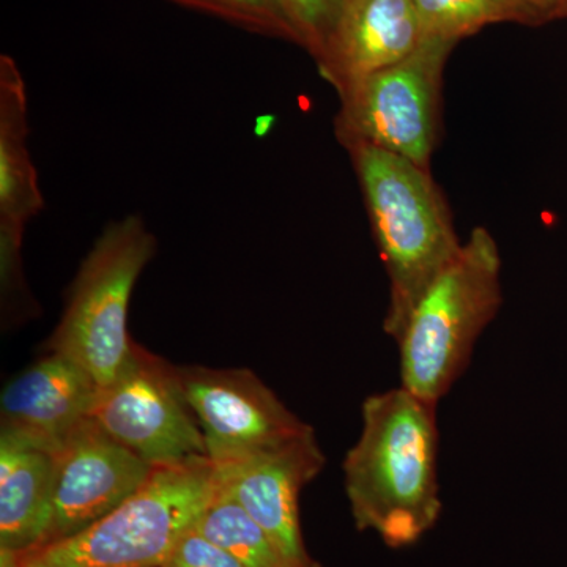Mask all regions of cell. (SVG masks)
Listing matches in <instances>:
<instances>
[{"label": "cell", "mask_w": 567, "mask_h": 567, "mask_svg": "<svg viewBox=\"0 0 567 567\" xmlns=\"http://www.w3.org/2000/svg\"><path fill=\"white\" fill-rule=\"evenodd\" d=\"M55 453L0 432V550L40 547L50 527Z\"/></svg>", "instance_id": "cell-14"}, {"label": "cell", "mask_w": 567, "mask_h": 567, "mask_svg": "<svg viewBox=\"0 0 567 567\" xmlns=\"http://www.w3.org/2000/svg\"><path fill=\"white\" fill-rule=\"evenodd\" d=\"M424 39L456 44L494 22L506 21L496 0H413Z\"/></svg>", "instance_id": "cell-16"}, {"label": "cell", "mask_w": 567, "mask_h": 567, "mask_svg": "<svg viewBox=\"0 0 567 567\" xmlns=\"http://www.w3.org/2000/svg\"><path fill=\"white\" fill-rule=\"evenodd\" d=\"M506 21L540 22L567 10V0H496Z\"/></svg>", "instance_id": "cell-20"}, {"label": "cell", "mask_w": 567, "mask_h": 567, "mask_svg": "<svg viewBox=\"0 0 567 567\" xmlns=\"http://www.w3.org/2000/svg\"><path fill=\"white\" fill-rule=\"evenodd\" d=\"M413 0H347L317 65L324 80L344 85L404 61L423 43Z\"/></svg>", "instance_id": "cell-13"}, {"label": "cell", "mask_w": 567, "mask_h": 567, "mask_svg": "<svg viewBox=\"0 0 567 567\" xmlns=\"http://www.w3.org/2000/svg\"><path fill=\"white\" fill-rule=\"evenodd\" d=\"M91 417L153 468L208 458L200 425L189 409L177 365L134 344L111 385L100 388Z\"/></svg>", "instance_id": "cell-7"}, {"label": "cell", "mask_w": 567, "mask_h": 567, "mask_svg": "<svg viewBox=\"0 0 567 567\" xmlns=\"http://www.w3.org/2000/svg\"><path fill=\"white\" fill-rule=\"evenodd\" d=\"M188 9L204 11L213 17L260 33V35L278 37L298 44L282 0H171Z\"/></svg>", "instance_id": "cell-17"}, {"label": "cell", "mask_w": 567, "mask_h": 567, "mask_svg": "<svg viewBox=\"0 0 567 567\" xmlns=\"http://www.w3.org/2000/svg\"><path fill=\"white\" fill-rule=\"evenodd\" d=\"M28 95L21 71L10 55L0 58V276L2 298L28 297L21 271L25 224L44 207L28 151Z\"/></svg>", "instance_id": "cell-11"}, {"label": "cell", "mask_w": 567, "mask_h": 567, "mask_svg": "<svg viewBox=\"0 0 567 567\" xmlns=\"http://www.w3.org/2000/svg\"><path fill=\"white\" fill-rule=\"evenodd\" d=\"M196 528L245 567H293L265 529L218 486Z\"/></svg>", "instance_id": "cell-15"}, {"label": "cell", "mask_w": 567, "mask_h": 567, "mask_svg": "<svg viewBox=\"0 0 567 567\" xmlns=\"http://www.w3.org/2000/svg\"><path fill=\"white\" fill-rule=\"evenodd\" d=\"M216 494L210 458L155 468L147 483L76 535L13 555L0 567H162Z\"/></svg>", "instance_id": "cell-4"}, {"label": "cell", "mask_w": 567, "mask_h": 567, "mask_svg": "<svg viewBox=\"0 0 567 567\" xmlns=\"http://www.w3.org/2000/svg\"><path fill=\"white\" fill-rule=\"evenodd\" d=\"M453 43L424 39L415 52L338 91L336 136L369 144L427 167L439 134L443 66Z\"/></svg>", "instance_id": "cell-6"}, {"label": "cell", "mask_w": 567, "mask_h": 567, "mask_svg": "<svg viewBox=\"0 0 567 567\" xmlns=\"http://www.w3.org/2000/svg\"><path fill=\"white\" fill-rule=\"evenodd\" d=\"M502 301L498 246L487 229L476 227L395 339L401 386L439 405L464 374Z\"/></svg>", "instance_id": "cell-3"}, {"label": "cell", "mask_w": 567, "mask_h": 567, "mask_svg": "<svg viewBox=\"0 0 567 567\" xmlns=\"http://www.w3.org/2000/svg\"><path fill=\"white\" fill-rule=\"evenodd\" d=\"M155 249V237L140 216L110 224L71 284L65 311L47 352L65 354L99 388L111 385L136 344L126 317L134 286Z\"/></svg>", "instance_id": "cell-5"}, {"label": "cell", "mask_w": 567, "mask_h": 567, "mask_svg": "<svg viewBox=\"0 0 567 567\" xmlns=\"http://www.w3.org/2000/svg\"><path fill=\"white\" fill-rule=\"evenodd\" d=\"M99 390L92 377L65 354L48 352L3 388L2 431L58 453L91 416Z\"/></svg>", "instance_id": "cell-12"}, {"label": "cell", "mask_w": 567, "mask_h": 567, "mask_svg": "<svg viewBox=\"0 0 567 567\" xmlns=\"http://www.w3.org/2000/svg\"><path fill=\"white\" fill-rule=\"evenodd\" d=\"M162 567H245L233 554L213 543L196 527L175 544Z\"/></svg>", "instance_id": "cell-19"}, {"label": "cell", "mask_w": 567, "mask_h": 567, "mask_svg": "<svg viewBox=\"0 0 567 567\" xmlns=\"http://www.w3.org/2000/svg\"><path fill=\"white\" fill-rule=\"evenodd\" d=\"M153 472L89 416L55 453L50 527L41 546L91 527L136 494Z\"/></svg>", "instance_id": "cell-9"}, {"label": "cell", "mask_w": 567, "mask_h": 567, "mask_svg": "<svg viewBox=\"0 0 567 567\" xmlns=\"http://www.w3.org/2000/svg\"><path fill=\"white\" fill-rule=\"evenodd\" d=\"M347 0H282L298 44L319 61L333 35Z\"/></svg>", "instance_id": "cell-18"}, {"label": "cell", "mask_w": 567, "mask_h": 567, "mask_svg": "<svg viewBox=\"0 0 567 567\" xmlns=\"http://www.w3.org/2000/svg\"><path fill=\"white\" fill-rule=\"evenodd\" d=\"M436 406L402 386L363 402L342 465L346 495L357 528L388 547L413 546L442 516Z\"/></svg>", "instance_id": "cell-1"}, {"label": "cell", "mask_w": 567, "mask_h": 567, "mask_svg": "<svg viewBox=\"0 0 567 567\" xmlns=\"http://www.w3.org/2000/svg\"><path fill=\"white\" fill-rule=\"evenodd\" d=\"M177 374L213 465L245 461L315 432L249 369L177 365Z\"/></svg>", "instance_id": "cell-8"}, {"label": "cell", "mask_w": 567, "mask_h": 567, "mask_svg": "<svg viewBox=\"0 0 567 567\" xmlns=\"http://www.w3.org/2000/svg\"><path fill=\"white\" fill-rule=\"evenodd\" d=\"M390 281L385 333L404 330L420 298L457 256L450 208L427 167L369 144L347 145Z\"/></svg>", "instance_id": "cell-2"}, {"label": "cell", "mask_w": 567, "mask_h": 567, "mask_svg": "<svg viewBox=\"0 0 567 567\" xmlns=\"http://www.w3.org/2000/svg\"><path fill=\"white\" fill-rule=\"evenodd\" d=\"M215 466L216 486L265 529L293 567H320L305 546L301 491L324 466L315 432L245 461Z\"/></svg>", "instance_id": "cell-10"}]
</instances>
